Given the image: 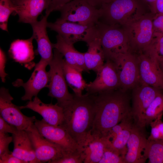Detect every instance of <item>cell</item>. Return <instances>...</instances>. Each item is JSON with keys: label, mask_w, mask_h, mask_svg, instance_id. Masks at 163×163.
I'll list each match as a JSON object with an SVG mask.
<instances>
[{"label": "cell", "mask_w": 163, "mask_h": 163, "mask_svg": "<svg viewBox=\"0 0 163 163\" xmlns=\"http://www.w3.org/2000/svg\"><path fill=\"white\" fill-rule=\"evenodd\" d=\"M143 51L159 62L163 57V34L154 33L151 43Z\"/></svg>", "instance_id": "30"}, {"label": "cell", "mask_w": 163, "mask_h": 163, "mask_svg": "<svg viewBox=\"0 0 163 163\" xmlns=\"http://www.w3.org/2000/svg\"><path fill=\"white\" fill-rule=\"evenodd\" d=\"M32 37L27 40L17 39L11 43L8 53L15 62L27 65L32 62L34 58Z\"/></svg>", "instance_id": "24"}, {"label": "cell", "mask_w": 163, "mask_h": 163, "mask_svg": "<svg viewBox=\"0 0 163 163\" xmlns=\"http://www.w3.org/2000/svg\"><path fill=\"white\" fill-rule=\"evenodd\" d=\"M153 18L142 15L123 26L130 49L142 51L151 43L154 34Z\"/></svg>", "instance_id": "7"}, {"label": "cell", "mask_w": 163, "mask_h": 163, "mask_svg": "<svg viewBox=\"0 0 163 163\" xmlns=\"http://www.w3.org/2000/svg\"><path fill=\"white\" fill-rule=\"evenodd\" d=\"M34 124L43 137L59 146L65 152H72L80 149L77 143L62 126L51 125L43 119H36Z\"/></svg>", "instance_id": "11"}, {"label": "cell", "mask_w": 163, "mask_h": 163, "mask_svg": "<svg viewBox=\"0 0 163 163\" xmlns=\"http://www.w3.org/2000/svg\"><path fill=\"white\" fill-rule=\"evenodd\" d=\"M26 132L31 142L36 158L40 163H52L65 152L59 146L43 137L35 126L30 130Z\"/></svg>", "instance_id": "15"}, {"label": "cell", "mask_w": 163, "mask_h": 163, "mask_svg": "<svg viewBox=\"0 0 163 163\" xmlns=\"http://www.w3.org/2000/svg\"><path fill=\"white\" fill-rule=\"evenodd\" d=\"M96 26L105 60H111L120 55L130 52L126 34L119 25H109L99 21Z\"/></svg>", "instance_id": "4"}, {"label": "cell", "mask_w": 163, "mask_h": 163, "mask_svg": "<svg viewBox=\"0 0 163 163\" xmlns=\"http://www.w3.org/2000/svg\"><path fill=\"white\" fill-rule=\"evenodd\" d=\"M134 123L126 127L106 146L117 151L125 157L127 151V142L130 136Z\"/></svg>", "instance_id": "29"}, {"label": "cell", "mask_w": 163, "mask_h": 163, "mask_svg": "<svg viewBox=\"0 0 163 163\" xmlns=\"http://www.w3.org/2000/svg\"><path fill=\"white\" fill-rule=\"evenodd\" d=\"M18 14V21L31 24L37 21L38 16L46 9L48 0H11Z\"/></svg>", "instance_id": "19"}, {"label": "cell", "mask_w": 163, "mask_h": 163, "mask_svg": "<svg viewBox=\"0 0 163 163\" xmlns=\"http://www.w3.org/2000/svg\"><path fill=\"white\" fill-rule=\"evenodd\" d=\"M85 156L81 149L71 152H64L59 158L52 163H84Z\"/></svg>", "instance_id": "33"}, {"label": "cell", "mask_w": 163, "mask_h": 163, "mask_svg": "<svg viewBox=\"0 0 163 163\" xmlns=\"http://www.w3.org/2000/svg\"><path fill=\"white\" fill-rule=\"evenodd\" d=\"M59 11L60 19L85 25H95L101 15L100 9L92 6L86 0H72Z\"/></svg>", "instance_id": "6"}, {"label": "cell", "mask_w": 163, "mask_h": 163, "mask_svg": "<svg viewBox=\"0 0 163 163\" xmlns=\"http://www.w3.org/2000/svg\"><path fill=\"white\" fill-rule=\"evenodd\" d=\"M13 141L12 136L8 133H0V156L9 152V145Z\"/></svg>", "instance_id": "36"}, {"label": "cell", "mask_w": 163, "mask_h": 163, "mask_svg": "<svg viewBox=\"0 0 163 163\" xmlns=\"http://www.w3.org/2000/svg\"><path fill=\"white\" fill-rule=\"evenodd\" d=\"M149 6L152 11L155 13V3L157 0H143Z\"/></svg>", "instance_id": "44"}, {"label": "cell", "mask_w": 163, "mask_h": 163, "mask_svg": "<svg viewBox=\"0 0 163 163\" xmlns=\"http://www.w3.org/2000/svg\"><path fill=\"white\" fill-rule=\"evenodd\" d=\"M99 163H126L125 157L118 152L106 146Z\"/></svg>", "instance_id": "34"}, {"label": "cell", "mask_w": 163, "mask_h": 163, "mask_svg": "<svg viewBox=\"0 0 163 163\" xmlns=\"http://www.w3.org/2000/svg\"><path fill=\"white\" fill-rule=\"evenodd\" d=\"M17 130L15 126L9 124L0 116V133L12 134Z\"/></svg>", "instance_id": "40"}, {"label": "cell", "mask_w": 163, "mask_h": 163, "mask_svg": "<svg viewBox=\"0 0 163 163\" xmlns=\"http://www.w3.org/2000/svg\"><path fill=\"white\" fill-rule=\"evenodd\" d=\"M13 97L8 89L2 87L0 89V116L18 130H30L34 126L35 116L28 117L21 111L19 106L12 103Z\"/></svg>", "instance_id": "8"}, {"label": "cell", "mask_w": 163, "mask_h": 163, "mask_svg": "<svg viewBox=\"0 0 163 163\" xmlns=\"http://www.w3.org/2000/svg\"><path fill=\"white\" fill-rule=\"evenodd\" d=\"M6 62V58L5 55L0 48V76L2 82L5 81V77L8 74L5 72V68Z\"/></svg>", "instance_id": "41"}, {"label": "cell", "mask_w": 163, "mask_h": 163, "mask_svg": "<svg viewBox=\"0 0 163 163\" xmlns=\"http://www.w3.org/2000/svg\"><path fill=\"white\" fill-rule=\"evenodd\" d=\"M63 55L54 49L53 59L49 65L48 95L56 98L58 104L71 100L74 96V94L70 93L68 90L63 69Z\"/></svg>", "instance_id": "5"}, {"label": "cell", "mask_w": 163, "mask_h": 163, "mask_svg": "<svg viewBox=\"0 0 163 163\" xmlns=\"http://www.w3.org/2000/svg\"><path fill=\"white\" fill-rule=\"evenodd\" d=\"M155 13L163 14V0H157L155 3Z\"/></svg>", "instance_id": "43"}, {"label": "cell", "mask_w": 163, "mask_h": 163, "mask_svg": "<svg viewBox=\"0 0 163 163\" xmlns=\"http://www.w3.org/2000/svg\"><path fill=\"white\" fill-rule=\"evenodd\" d=\"M102 67L97 73L95 79L87 84V93L95 94L101 92L120 88L118 75L114 63L106 59Z\"/></svg>", "instance_id": "12"}, {"label": "cell", "mask_w": 163, "mask_h": 163, "mask_svg": "<svg viewBox=\"0 0 163 163\" xmlns=\"http://www.w3.org/2000/svg\"><path fill=\"white\" fill-rule=\"evenodd\" d=\"M111 61L117 69L120 89L127 91L139 83L140 76L137 56L129 52L119 55Z\"/></svg>", "instance_id": "9"}, {"label": "cell", "mask_w": 163, "mask_h": 163, "mask_svg": "<svg viewBox=\"0 0 163 163\" xmlns=\"http://www.w3.org/2000/svg\"><path fill=\"white\" fill-rule=\"evenodd\" d=\"M0 163H26L14 156L11 151L0 156Z\"/></svg>", "instance_id": "39"}, {"label": "cell", "mask_w": 163, "mask_h": 163, "mask_svg": "<svg viewBox=\"0 0 163 163\" xmlns=\"http://www.w3.org/2000/svg\"><path fill=\"white\" fill-rule=\"evenodd\" d=\"M48 65L47 62L41 59L35 64L34 71L27 82L24 83L22 79H18L12 83L14 86H21L24 89L25 94L21 97L22 100H31L33 97L37 96L41 89L47 87L49 76L46 69Z\"/></svg>", "instance_id": "13"}, {"label": "cell", "mask_w": 163, "mask_h": 163, "mask_svg": "<svg viewBox=\"0 0 163 163\" xmlns=\"http://www.w3.org/2000/svg\"><path fill=\"white\" fill-rule=\"evenodd\" d=\"M106 146L103 138L91 133L81 148L85 156L84 163H99Z\"/></svg>", "instance_id": "25"}, {"label": "cell", "mask_w": 163, "mask_h": 163, "mask_svg": "<svg viewBox=\"0 0 163 163\" xmlns=\"http://www.w3.org/2000/svg\"><path fill=\"white\" fill-rule=\"evenodd\" d=\"M58 105L62 108L64 114L61 126L81 149L93 127L96 109L92 95L87 93L78 96L74 94L72 99Z\"/></svg>", "instance_id": "2"}, {"label": "cell", "mask_w": 163, "mask_h": 163, "mask_svg": "<svg viewBox=\"0 0 163 163\" xmlns=\"http://www.w3.org/2000/svg\"><path fill=\"white\" fill-rule=\"evenodd\" d=\"M99 8L101 13L100 20H103L100 22L111 25L124 26L142 15L139 0H114Z\"/></svg>", "instance_id": "3"}, {"label": "cell", "mask_w": 163, "mask_h": 163, "mask_svg": "<svg viewBox=\"0 0 163 163\" xmlns=\"http://www.w3.org/2000/svg\"><path fill=\"white\" fill-rule=\"evenodd\" d=\"M63 69L66 82L74 94L78 96L82 95V91L86 88L87 84L83 78L82 72L68 64L65 58Z\"/></svg>", "instance_id": "26"}, {"label": "cell", "mask_w": 163, "mask_h": 163, "mask_svg": "<svg viewBox=\"0 0 163 163\" xmlns=\"http://www.w3.org/2000/svg\"><path fill=\"white\" fill-rule=\"evenodd\" d=\"M145 127H140L134 123L131 133L127 144V151L125 156L126 163H144L146 160L143 154L147 138Z\"/></svg>", "instance_id": "17"}, {"label": "cell", "mask_w": 163, "mask_h": 163, "mask_svg": "<svg viewBox=\"0 0 163 163\" xmlns=\"http://www.w3.org/2000/svg\"><path fill=\"white\" fill-rule=\"evenodd\" d=\"M14 148L13 155L26 163H40L36 156L26 131L18 130L12 134Z\"/></svg>", "instance_id": "23"}, {"label": "cell", "mask_w": 163, "mask_h": 163, "mask_svg": "<svg viewBox=\"0 0 163 163\" xmlns=\"http://www.w3.org/2000/svg\"><path fill=\"white\" fill-rule=\"evenodd\" d=\"M133 122V119L131 114L113 126L108 132L106 136L103 138L107 145L111 143L124 129Z\"/></svg>", "instance_id": "32"}, {"label": "cell", "mask_w": 163, "mask_h": 163, "mask_svg": "<svg viewBox=\"0 0 163 163\" xmlns=\"http://www.w3.org/2000/svg\"><path fill=\"white\" fill-rule=\"evenodd\" d=\"M86 43L88 47L84 53L86 67L89 71L92 70L97 73L104 65L105 59L96 26L94 32Z\"/></svg>", "instance_id": "21"}, {"label": "cell", "mask_w": 163, "mask_h": 163, "mask_svg": "<svg viewBox=\"0 0 163 163\" xmlns=\"http://www.w3.org/2000/svg\"><path fill=\"white\" fill-rule=\"evenodd\" d=\"M163 115V91L154 99L144 112L142 126L145 127L150 123Z\"/></svg>", "instance_id": "27"}, {"label": "cell", "mask_w": 163, "mask_h": 163, "mask_svg": "<svg viewBox=\"0 0 163 163\" xmlns=\"http://www.w3.org/2000/svg\"><path fill=\"white\" fill-rule=\"evenodd\" d=\"M162 117H158L150 123L151 131L150 136L147 138L148 140H163Z\"/></svg>", "instance_id": "35"}, {"label": "cell", "mask_w": 163, "mask_h": 163, "mask_svg": "<svg viewBox=\"0 0 163 163\" xmlns=\"http://www.w3.org/2000/svg\"><path fill=\"white\" fill-rule=\"evenodd\" d=\"M20 109H29L40 115L43 119L52 125L58 126L62 125L64 121L63 109L57 103L45 104L37 97L29 101L25 105L19 106Z\"/></svg>", "instance_id": "18"}, {"label": "cell", "mask_w": 163, "mask_h": 163, "mask_svg": "<svg viewBox=\"0 0 163 163\" xmlns=\"http://www.w3.org/2000/svg\"><path fill=\"white\" fill-rule=\"evenodd\" d=\"M56 37V43L53 44L54 48L63 55L66 62L82 72H89L85 65L84 53L78 51L73 43L60 35L58 34Z\"/></svg>", "instance_id": "22"}, {"label": "cell", "mask_w": 163, "mask_h": 163, "mask_svg": "<svg viewBox=\"0 0 163 163\" xmlns=\"http://www.w3.org/2000/svg\"><path fill=\"white\" fill-rule=\"evenodd\" d=\"M143 155L148 163H163V140H147Z\"/></svg>", "instance_id": "28"}, {"label": "cell", "mask_w": 163, "mask_h": 163, "mask_svg": "<svg viewBox=\"0 0 163 163\" xmlns=\"http://www.w3.org/2000/svg\"><path fill=\"white\" fill-rule=\"evenodd\" d=\"M48 16L45 14L40 21H37L31 25L33 31L32 36L37 43V52L40 56L41 59L47 62L49 65L53 57V49L54 47L53 44L49 38L46 31Z\"/></svg>", "instance_id": "20"}, {"label": "cell", "mask_w": 163, "mask_h": 163, "mask_svg": "<svg viewBox=\"0 0 163 163\" xmlns=\"http://www.w3.org/2000/svg\"><path fill=\"white\" fill-rule=\"evenodd\" d=\"M72 0H48V6L46 9V14L49 15L54 11H59L64 5Z\"/></svg>", "instance_id": "37"}, {"label": "cell", "mask_w": 163, "mask_h": 163, "mask_svg": "<svg viewBox=\"0 0 163 163\" xmlns=\"http://www.w3.org/2000/svg\"><path fill=\"white\" fill-rule=\"evenodd\" d=\"M92 95L96 109L91 133L103 138L113 126L131 114V96L127 91L120 88Z\"/></svg>", "instance_id": "1"}, {"label": "cell", "mask_w": 163, "mask_h": 163, "mask_svg": "<svg viewBox=\"0 0 163 163\" xmlns=\"http://www.w3.org/2000/svg\"><path fill=\"white\" fill-rule=\"evenodd\" d=\"M92 6L99 8L103 5L110 2L114 0H86Z\"/></svg>", "instance_id": "42"}, {"label": "cell", "mask_w": 163, "mask_h": 163, "mask_svg": "<svg viewBox=\"0 0 163 163\" xmlns=\"http://www.w3.org/2000/svg\"><path fill=\"white\" fill-rule=\"evenodd\" d=\"M132 90L131 114L134 122L137 126L143 127L142 121L144 112L155 97L163 90L140 81Z\"/></svg>", "instance_id": "10"}, {"label": "cell", "mask_w": 163, "mask_h": 163, "mask_svg": "<svg viewBox=\"0 0 163 163\" xmlns=\"http://www.w3.org/2000/svg\"><path fill=\"white\" fill-rule=\"evenodd\" d=\"M160 67L163 72V57L161 59L159 62Z\"/></svg>", "instance_id": "45"}, {"label": "cell", "mask_w": 163, "mask_h": 163, "mask_svg": "<svg viewBox=\"0 0 163 163\" xmlns=\"http://www.w3.org/2000/svg\"><path fill=\"white\" fill-rule=\"evenodd\" d=\"M95 25H83L59 18L54 23L47 22V27L73 44L80 41L86 43L94 32Z\"/></svg>", "instance_id": "14"}, {"label": "cell", "mask_w": 163, "mask_h": 163, "mask_svg": "<svg viewBox=\"0 0 163 163\" xmlns=\"http://www.w3.org/2000/svg\"><path fill=\"white\" fill-rule=\"evenodd\" d=\"M152 23L154 33L163 34V14H156Z\"/></svg>", "instance_id": "38"}, {"label": "cell", "mask_w": 163, "mask_h": 163, "mask_svg": "<svg viewBox=\"0 0 163 163\" xmlns=\"http://www.w3.org/2000/svg\"><path fill=\"white\" fill-rule=\"evenodd\" d=\"M15 11L11 0H0V27L3 30L8 31V22L11 14Z\"/></svg>", "instance_id": "31"}, {"label": "cell", "mask_w": 163, "mask_h": 163, "mask_svg": "<svg viewBox=\"0 0 163 163\" xmlns=\"http://www.w3.org/2000/svg\"><path fill=\"white\" fill-rule=\"evenodd\" d=\"M137 58L140 81L163 90V72L158 62L144 51Z\"/></svg>", "instance_id": "16"}]
</instances>
